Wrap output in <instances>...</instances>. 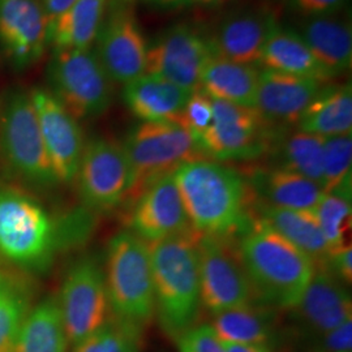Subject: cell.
<instances>
[{
  "instance_id": "1",
  "label": "cell",
  "mask_w": 352,
  "mask_h": 352,
  "mask_svg": "<svg viewBox=\"0 0 352 352\" xmlns=\"http://www.w3.org/2000/svg\"><path fill=\"white\" fill-rule=\"evenodd\" d=\"M88 215L56 221L41 202L0 186V260L26 273H43L56 254L88 231Z\"/></svg>"
},
{
  "instance_id": "2",
  "label": "cell",
  "mask_w": 352,
  "mask_h": 352,
  "mask_svg": "<svg viewBox=\"0 0 352 352\" xmlns=\"http://www.w3.org/2000/svg\"><path fill=\"white\" fill-rule=\"evenodd\" d=\"M235 244L256 302L280 311L294 308L314 276V261L257 218H250Z\"/></svg>"
},
{
  "instance_id": "3",
  "label": "cell",
  "mask_w": 352,
  "mask_h": 352,
  "mask_svg": "<svg viewBox=\"0 0 352 352\" xmlns=\"http://www.w3.org/2000/svg\"><path fill=\"white\" fill-rule=\"evenodd\" d=\"M174 177L196 232L231 238L250 221L248 184L238 170L205 158L180 164Z\"/></svg>"
},
{
  "instance_id": "4",
  "label": "cell",
  "mask_w": 352,
  "mask_h": 352,
  "mask_svg": "<svg viewBox=\"0 0 352 352\" xmlns=\"http://www.w3.org/2000/svg\"><path fill=\"white\" fill-rule=\"evenodd\" d=\"M193 228L148 243L151 253L154 311L164 333L175 340L195 327L201 307L197 241Z\"/></svg>"
},
{
  "instance_id": "5",
  "label": "cell",
  "mask_w": 352,
  "mask_h": 352,
  "mask_svg": "<svg viewBox=\"0 0 352 352\" xmlns=\"http://www.w3.org/2000/svg\"><path fill=\"white\" fill-rule=\"evenodd\" d=\"M123 149L131 171L126 205L180 164L206 158L196 138L176 122H142L129 132Z\"/></svg>"
},
{
  "instance_id": "6",
  "label": "cell",
  "mask_w": 352,
  "mask_h": 352,
  "mask_svg": "<svg viewBox=\"0 0 352 352\" xmlns=\"http://www.w3.org/2000/svg\"><path fill=\"white\" fill-rule=\"evenodd\" d=\"M104 277L113 315L146 327L155 312L148 243L129 230L116 234L107 247Z\"/></svg>"
},
{
  "instance_id": "7",
  "label": "cell",
  "mask_w": 352,
  "mask_h": 352,
  "mask_svg": "<svg viewBox=\"0 0 352 352\" xmlns=\"http://www.w3.org/2000/svg\"><path fill=\"white\" fill-rule=\"evenodd\" d=\"M0 155L7 168L32 188L59 184L51 166L30 93H10L0 111Z\"/></svg>"
},
{
  "instance_id": "8",
  "label": "cell",
  "mask_w": 352,
  "mask_h": 352,
  "mask_svg": "<svg viewBox=\"0 0 352 352\" xmlns=\"http://www.w3.org/2000/svg\"><path fill=\"white\" fill-rule=\"evenodd\" d=\"M47 78L49 91L77 120L100 116L113 102V80L91 47L54 50Z\"/></svg>"
},
{
  "instance_id": "9",
  "label": "cell",
  "mask_w": 352,
  "mask_h": 352,
  "mask_svg": "<svg viewBox=\"0 0 352 352\" xmlns=\"http://www.w3.org/2000/svg\"><path fill=\"white\" fill-rule=\"evenodd\" d=\"M210 126L196 138L202 154L217 161L254 160L270 151L285 129L269 126L256 109L213 100Z\"/></svg>"
},
{
  "instance_id": "10",
  "label": "cell",
  "mask_w": 352,
  "mask_h": 352,
  "mask_svg": "<svg viewBox=\"0 0 352 352\" xmlns=\"http://www.w3.org/2000/svg\"><path fill=\"white\" fill-rule=\"evenodd\" d=\"M58 305L69 344L76 347L109 318L104 269L96 256H84L69 267L59 292Z\"/></svg>"
},
{
  "instance_id": "11",
  "label": "cell",
  "mask_w": 352,
  "mask_h": 352,
  "mask_svg": "<svg viewBox=\"0 0 352 352\" xmlns=\"http://www.w3.org/2000/svg\"><path fill=\"white\" fill-rule=\"evenodd\" d=\"M201 304L214 316L252 302L253 291L230 238L200 235L197 241Z\"/></svg>"
},
{
  "instance_id": "12",
  "label": "cell",
  "mask_w": 352,
  "mask_h": 352,
  "mask_svg": "<svg viewBox=\"0 0 352 352\" xmlns=\"http://www.w3.org/2000/svg\"><path fill=\"white\" fill-rule=\"evenodd\" d=\"M75 180L87 210L109 212L124 204L131 171L123 145L111 140H90L84 148Z\"/></svg>"
},
{
  "instance_id": "13",
  "label": "cell",
  "mask_w": 352,
  "mask_h": 352,
  "mask_svg": "<svg viewBox=\"0 0 352 352\" xmlns=\"http://www.w3.org/2000/svg\"><path fill=\"white\" fill-rule=\"evenodd\" d=\"M210 41L187 24L166 29L148 45L146 72L188 91L200 89L205 65L213 56Z\"/></svg>"
},
{
  "instance_id": "14",
  "label": "cell",
  "mask_w": 352,
  "mask_h": 352,
  "mask_svg": "<svg viewBox=\"0 0 352 352\" xmlns=\"http://www.w3.org/2000/svg\"><path fill=\"white\" fill-rule=\"evenodd\" d=\"M113 82L126 85L146 72L148 43L131 4L111 3L96 51Z\"/></svg>"
},
{
  "instance_id": "15",
  "label": "cell",
  "mask_w": 352,
  "mask_h": 352,
  "mask_svg": "<svg viewBox=\"0 0 352 352\" xmlns=\"http://www.w3.org/2000/svg\"><path fill=\"white\" fill-rule=\"evenodd\" d=\"M30 97L58 182L59 184L72 183L85 148L78 120L46 89H34Z\"/></svg>"
},
{
  "instance_id": "16",
  "label": "cell",
  "mask_w": 352,
  "mask_h": 352,
  "mask_svg": "<svg viewBox=\"0 0 352 352\" xmlns=\"http://www.w3.org/2000/svg\"><path fill=\"white\" fill-rule=\"evenodd\" d=\"M129 231L153 243L192 230L174 173L162 176L129 204Z\"/></svg>"
},
{
  "instance_id": "17",
  "label": "cell",
  "mask_w": 352,
  "mask_h": 352,
  "mask_svg": "<svg viewBox=\"0 0 352 352\" xmlns=\"http://www.w3.org/2000/svg\"><path fill=\"white\" fill-rule=\"evenodd\" d=\"M346 286L325 266H315L300 300L289 309L302 336L317 340L352 318L351 294Z\"/></svg>"
},
{
  "instance_id": "18",
  "label": "cell",
  "mask_w": 352,
  "mask_h": 352,
  "mask_svg": "<svg viewBox=\"0 0 352 352\" xmlns=\"http://www.w3.org/2000/svg\"><path fill=\"white\" fill-rule=\"evenodd\" d=\"M49 38L42 0H0V43L17 68L37 63L50 45Z\"/></svg>"
},
{
  "instance_id": "19",
  "label": "cell",
  "mask_w": 352,
  "mask_h": 352,
  "mask_svg": "<svg viewBox=\"0 0 352 352\" xmlns=\"http://www.w3.org/2000/svg\"><path fill=\"white\" fill-rule=\"evenodd\" d=\"M324 82L299 76L261 69L256 110L269 126L285 129L298 124L300 116L324 88Z\"/></svg>"
},
{
  "instance_id": "20",
  "label": "cell",
  "mask_w": 352,
  "mask_h": 352,
  "mask_svg": "<svg viewBox=\"0 0 352 352\" xmlns=\"http://www.w3.org/2000/svg\"><path fill=\"white\" fill-rule=\"evenodd\" d=\"M278 25L274 12L266 8L230 13L209 39L214 55L238 63L258 64L265 43Z\"/></svg>"
},
{
  "instance_id": "21",
  "label": "cell",
  "mask_w": 352,
  "mask_h": 352,
  "mask_svg": "<svg viewBox=\"0 0 352 352\" xmlns=\"http://www.w3.org/2000/svg\"><path fill=\"white\" fill-rule=\"evenodd\" d=\"M245 182L261 201L285 209L315 210L325 195L314 180L278 167L254 168Z\"/></svg>"
},
{
  "instance_id": "22",
  "label": "cell",
  "mask_w": 352,
  "mask_h": 352,
  "mask_svg": "<svg viewBox=\"0 0 352 352\" xmlns=\"http://www.w3.org/2000/svg\"><path fill=\"white\" fill-rule=\"evenodd\" d=\"M192 91L155 75L140 76L123 89L126 107L142 122H176Z\"/></svg>"
},
{
  "instance_id": "23",
  "label": "cell",
  "mask_w": 352,
  "mask_h": 352,
  "mask_svg": "<svg viewBox=\"0 0 352 352\" xmlns=\"http://www.w3.org/2000/svg\"><path fill=\"white\" fill-rule=\"evenodd\" d=\"M304 42L336 77L351 68V21L331 16L308 17L298 30Z\"/></svg>"
},
{
  "instance_id": "24",
  "label": "cell",
  "mask_w": 352,
  "mask_h": 352,
  "mask_svg": "<svg viewBox=\"0 0 352 352\" xmlns=\"http://www.w3.org/2000/svg\"><path fill=\"white\" fill-rule=\"evenodd\" d=\"M254 213L257 219L305 253L315 266L324 265L329 250L314 210L285 209L260 201Z\"/></svg>"
},
{
  "instance_id": "25",
  "label": "cell",
  "mask_w": 352,
  "mask_h": 352,
  "mask_svg": "<svg viewBox=\"0 0 352 352\" xmlns=\"http://www.w3.org/2000/svg\"><path fill=\"white\" fill-rule=\"evenodd\" d=\"M265 69L327 82L334 76L320 63L296 30L278 25L265 43L260 63Z\"/></svg>"
},
{
  "instance_id": "26",
  "label": "cell",
  "mask_w": 352,
  "mask_h": 352,
  "mask_svg": "<svg viewBox=\"0 0 352 352\" xmlns=\"http://www.w3.org/2000/svg\"><path fill=\"white\" fill-rule=\"evenodd\" d=\"M212 327L219 340L228 343L272 349L278 340L276 309L258 302H248L215 315Z\"/></svg>"
},
{
  "instance_id": "27",
  "label": "cell",
  "mask_w": 352,
  "mask_h": 352,
  "mask_svg": "<svg viewBox=\"0 0 352 352\" xmlns=\"http://www.w3.org/2000/svg\"><path fill=\"white\" fill-rule=\"evenodd\" d=\"M260 69L213 55L205 65L200 88L213 100L256 107Z\"/></svg>"
},
{
  "instance_id": "28",
  "label": "cell",
  "mask_w": 352,
  "mask_h": 352,
  "mask_svg": "<svg viewBox=\"0 0 352 352\" xmlns=\"http://www.w3.org/2000/svg\"><path fill=\"white\" fill-rule=\"evenodd\" d=\"M298 129L322 138L351 133V84L321 89L300 116Z\"/></svg>"
},
{
  "instance_id": "29",
  "label": "cell",
  "mask_w": 352,
  "mask_h": 352,
  "mask_svg": "<svg viewBox=\"0 0 352 352\" xmlns=\"http://www.w3.org/2000/svg\"><path fill=\"white\" fill-rule=\"evenodd\" d=\"M68 344L58 299L49 296L32 307L13 352H67Z\"/></svg>"
},
{
  "instance_id": "30",
  "label": "cell",
  "mask_w": 352,
  "mask_h": 352,
  "mask_svg": "<svg viewBox=\"0 0 352 352\" xmlns=\"http://www.w3.org/2000/svg\"><path fill=\"white\" fill-rule=\"evenodd\" d=\"M110 0H76L51 26L54 50L90 49L97 39Z\"/></svg>"
},
{
  "instance_id": "31",
  "label": "cell",
  "mask_w": 352,
  "mask_h": 352,
  "mask_svg": "<svg viewBox=\"0 0 352 352\" xmlns=\"http://www.w3.org/2000/svg\"><path fill=\"white\" fill-rule=\"evenodd\" d=\"M324 144L325 138L296 131L285 135V131L273 141L270 151L274 157V166L300 174L316 182L322 188L324 171Z\"/></svg>"
},
{
  "instance_id": "32",
  "label": "cell",
  "mask_w": 352,
  "mask_h": 352,
  "mask_svg": "<svg viewBox=\"0 0 352 352\" xmlns=\"http://www.w3.org/2000/svg\"><path fill=\"white\" fill-rule=\"evenodd\" d=\"M32 289L24 278L6 273L0 282V352H13L26 316L30 312Z\"/></svg>"
},
{
  "instance_id": "33",
  "label": "cell",
  "mask_w": 352,
  "mask_h": 352,
  "mask_svg": "<svg viewBox=\"0 0 352 352\" xmlns=\"http://www.w3.org/2000/svg\"><path fill=\"white\" fill-rule=\"evenodd\" d=\"M351 195L352 179L347 176L340 186L324 195L314 210L329 252L351 244L347 243V234L351 230Z\"/></svg>"
},
{
  "instance_id": "34",
  "label": "cell",
  "mask_w": 352,
  "mask_h": 352,
  "mask_svg": "<svg viewBox=\"0 0 352 352\" xmlns=\"http://www.w3.org/2000/svg\"><path fill=\"white\" fill-rule=\"evenodd\" d=\"M142 331L144 327L138 324L110 316L74 352H141Z\"/></svg>"
},
{
  "instance_id": "35",
  "label": "cell",
  "mask_w": 352,
  "mask_h": 352,
  "mask_svg": "<svg viewBox=\"0 0 352 352\" xmlns=\"http://www.w3.org/2000/svg\"><path fill=\"white\" fill-rule=\"evenodd\" d=\"M352 133L325 138L322 189L327 193L351 176Z\"/></svg>"
},
{
  "instance_id": "36",
  "label": "cell",
  "mask_w": 352,
  "mask_h": 352,
  "mask_svg": "<svg viewBox=\"0 0 352 352\" xmlns=\"http://www.w3.org/2000/svg\"><path fill=\"white\" fill-rule=\"evenodd\" d=\"M213 116V98L200 88L192 91L176 123L188 129L195 138H199L210 126Z\"/></svg>"
},
{
  "instance_id": "37",
  "label": "cell",
  "mask_w": 352,
  "mask_h": 352,
  "mask_svg": "<svg viewBox=\"0 0 352 352\" xmlns=\"http://www.w3.org/2000/svg\"><path fill=\"white\" fill-rule=\"evenodd\" d=\"M180 352H226L212 325L189 327L176 338Z\"/></svg>"
},
{
  "instance_id": "38",
  "label": "cell",
  "mask_w": 352,
  "mask_h": 352,
  "mask_svg": "<svg viewBox=\"0 0 352 352\" xmlns=\"http://www.w3.org/2000/svg\"><path fill=\"white\" fill-rule=\"evenodd\" d=\"M318 352H352V318L317 338Z\"/></svg>"
},
{
  "instance_id": "39",
  "label": "cell",
  "mask_w": 352,
  "mask_h": 352,
  "mask_svg": "<svg viewBox=\"0 0 352 352\" xmlns=\"http://www.w3.org/2000/svg\"><path fill=\"white\" fill-rule=\"evenodd\" d=\"M327 270L342 280L344 285L352 282V248L351 244L343 245L327 253L324 265Z\"/></svg>"
},
{
  "instance_id": "40",
  "label": "cell",
  "mask_w": 352,
  "mask_h": 352,
  "mask_svg": "<svg viewBox=\"0 0 352 352\" xmlns=\"http://www.w3.org/2000/svg\"><path fill=\"white\" fill-rule=\"evenodd\" d=\"M349 0H291L296 12L305 17H320L337 14Z\"/></svg>"
},
{
  "instance_id": "41",
  "label": "cell",
  "mask_w": 352,
  "mask_h": 352,
  "mask_svg": "<svg viewBox=\"0 0 352 352\" xmlns=\"http://www.w3.org/2000/svg\"><path fill=\"white\" fill-rule=\"evenodd\" d=\"M76 0H42L45 12L49 20V26L54 25V23L69 10V7L75 3Z\"/></svg>"
},
{
  "instance_id": "42",
  "label": "cell",
  "mask_w": 352,
  "mask_h": 352,
  "mask_svg": "<svg viewBox=\"0 0 352 352\" xmlns=\"http://www.w3.org/2000/svg\"><path fill=\"white\" fill-rule=\"evenodd\" d=\"M226 352H272V349L256 344H240V343H228L223 342Z\"/></svg>"
},
{
  "instance_id": "43",
  "label": "cell",
  "mask_w": 352,
  "mask_h": 352,
  "mask_svg": "<svg viewBox=\"0 0 352 352\" xmlns=\"http://www.w3.org/2000/svg\"><path fill=\"white\" fill-rule=\"evenodd\" d=\"M145 4L157 8H176L188 4L189 0H142Z\"/></svg>"
},
{
  "instance_id": "44",
  "label": "cell",
  "mask_w": 352,
  "mask_h": 352,
  "mask_svg": "<svg viewBox=\"0 0 352 352\" xmlns=\"http://www.w3.org/2000/svg\"><path fill=\"white\" fill-rule=\"evenodd\" d=\"M231 1H234V0H189V3H199L202 6H212V7L225 6V4H228Z\"/></svg>"
},
{
  "instance_id": "45",
  "label": "cell",
  "mask_w": 352,
  "mask_h": 352,
  "mask_svg": "<svg viewBox=\"0 0 352 352\" xmlns=\"http://www.w3.org/2000/svg\"><path fill=\"white\" fill-rule=\"evenodd\" d=\"M132 0H110V3H126V4H131Z\"/></svg>"
},
{
  "instance_id": "46",
  "label": "cell",
  "mask_w": 352,
  "mask_h": 352,
  "mask_svg": "<svg viewBox=\"0 0 352 352\" xmlns=\"http://www.w3.org/2000/svg\"><path fill=\"white\" fill-rule=\"evenodd\" d=\"M4 274H6V273H4V272L1 270V267H0V282H1V279L4 278Z\"/></svg>"
}]
</instances>
